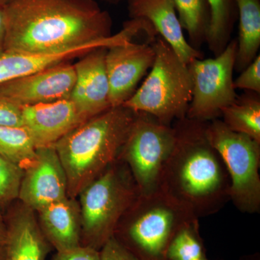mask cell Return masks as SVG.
Here are the masks:
<instances>
[{
    "label": "cell",
    "mask_w": 260,
    "mask_h": 260,
    "mask_svg": "<svg viewBox=\"0 0 260 260\" xmlns=\"http://www.w3.org/2000/svg\"><path fill=\"white\" fill-rule=\"evenodd\" d=\"M223 122L233 131L251 137L260 143L259 93L247 91L221 112Z\"/></svg>",
    "instance_id": "obj_19"
},
{
    "label": "cell",
    "mask_w": 260,
    "mask_h": 260,
    "mask_svg": "<svg viewBox=\"0 0 260 260\" xmlns=\"http://www.w3.org/2000/svg\"><path fill=\"white\" fill-rule=\"evenodd\" d=\"M239 260H260V256L258 253H256V254H250V255L244 256Z\"/></svg>",
    "instance_id": "obj_31"
},
{
    "label": "cell",
    "mask_w": 260,
    "mask_h": 260,
    "mask_svg": "<svg viewBox=\"0 0 260 260\" xmlns=\"http://www.w3.org/2000/svg\"><path fill=\"white\" fill-rule=\"evenodd\" d=\"M128 10L132 19L150 23L186 64L203 58L201 51L191 47L186 39L174 0H129Z\"/></svg>",
    "instance_id": "obj_16"
},
{
    "label": "cell",
    "mask_w": 260,
    "mask_h": 260,
    "mask_svg": "<svg viewBox=\"0 0 260 260\" xmlns=\"http://www.w3.org/2000/svg\"><path fill=\"white\" fill-rule=\"evenodd\" d=\"M140 194L129 168L117 159L78 196L81 245L100 250Z\"/></svg>",
    "instance_id": "obj_6"
},
{
    "label": "cell",
    "mask_w": 260,
    "mask_h": 260,
    "mask_svg": "<svg viewBox=\"0 0 260 260\" xmlns=\"http://www.w3.org/2000/svg\"><path fill=\"white\" fill-rule=\"evenodd\" d=\"M198 260H209V259H207V257H204V258H202V259H200Z\"/></svg>",
    "instance_id": "obj_34"
},
{
    "label": "cell",
    "mask_w": 260,
    "mask_h": 260,
    "mask_svg": "<svg viewBox=\"0 0 260 260\" xmlns=\"http://www.w3.org/2000/svg\"><path fill=\"white\" fill-rule=\"evenodd\" d=\"M0 155L23 171L34 165L37 148L25 126H0Z\"/></svg>",
    "instance_id": "obj_22"
},
{
    "label": "cell",
    "mask_w": 260,
    "mask_h": 260,
    "mask_svg": "<svg viewBox=\"0 0 260 260\" xmlns=\"http://www.w3.org/2000/svg\"><path fill=\"white\" fill-rule=\"evenodd\" d=\"M207 121H174L175 143L162 172L160 188L197 218L218 213L230 201L225 164L206 134Z\"/></svg>",
    "instance_id": "obj_2"
},
{
    "label": "cell",
    "mask_w": 260,
    "mask_h": 260,
    "mask_svg": "<svg viewBox=\"0 0 260 260\" xmlns=\"http://www.w3.org/2000/svg\"><path fill=\"white\" fill-rule=\"evenodd\" d=\"M0 126H23L22 107L0 95Z\"/></svg>",
    "instance_id": "obj_26"
},
{
    "label": "cell",
    "mask_w": 260,
    "mask_h": 260,
    "mask_svg": "<svg viewBox=\"0 0 260 260\" xmlns=\"http://www.w3.org/2000/svg\"><path fill=\"white\" fill-rule=\"evenodd\" d=\"M136 112L112 107L90 118L54 145L68 181V196L76 198L116 161Z\"/></svg>",
    "instance_id": "obj_3"
},
{
    "label": "cell",
    "mask_w": 260,
    "mask_h": 260,
    "mask_svg": "<svg viewBox=\"0 0 260 260\" xmlns=\"http://www.w3.org/2000/svg\"><path fill=\"white\" fill-rule=\"evenodd\" d=\"M22 113L23 126L37 149L54 146L87 121L70 99L22 107Z\"/></svg>",
    "instance_id": "obj_14"
},
{
    "label": "cell",
    "mask_w": 260,
    "mask_h": 260,
    "mask_svg": "<svg viewBox=\"0 0 260 260\" xmlns=\"http://www.w3.org/2000/svg\"><path fill=\"white\" fill-rule=\"evenodd\" d=\"M74 64L59 63L0 84V95L20 107L70 99L75 83Z\"/></svg>",
    "instance_id": "obj_11"
},
{
    "label": "cell",
    "mask_w": 260,
    "mask_h": 260,
    "mask_svg": "<svg viewBox=\"0 0 260 260\" xmlns=\"http://www.w3.org/2000/svg\"><path fill=\"white\" fill-rule=\"evenodd\" d=\"M5 18V52H54L113 35L95 0H10Z\"/></svg>",
    "instance_id": "obj_1"
},
{
    "label": "cell",
    "mask_w": 260,
    "mask_h": 260,
    "mask_svg": "<svg viewBox=\"0 0 260 260\" xmlns=\"http://www.w3.org/2000/svg\"><path fill=\"white\" fill-rule=\"evenodd\" d=\"M197 219L159 188L151 194H140L118 223L114 237L140 260H168L173 238Z\"/></svg>",
    "instance_id": "obj_4"
},
{
    "label": "cell",
    "mask_w": 260,
    "mask_h": 260,
    "mask_svg": "<svg viewBox=\"0 0 260 260\" xmlns=\"http://www.w3.org/2000/svg\"><path fill=\"white\" fill-rule=\"evenodd\" d=\"M210 23L207 44L214 56L219 55L230 42L238 10L236 0H207Z\"/></svg>",
    "instance_id": "obj_21"
},
{
    "label": "cell",
    "mask_w": 260,
    "mask_h": 260,
    "mask_svg": "<svg viewBox=\"0 0 260 260\" xmlns=\"http://www.w3.org/2000/svg\"><path fill=\"white\" fill-rule=\"evenodd\" d=\"M51 260H100V251L80 245L68 250L56 251Z\"/></svg>",
    "instance_id": "obj_28"
},
{
    "label": "cell",
    "mask_w": 260,
    "mask_h": 260,
    "mask_svg": "<svg viewBox=\"0 0 260 260\" xmlns=\"http://www.w3.org/2000/svg\"><path fill=\"white\" fill-rule=\"evenodd\" d=\"M237 40L230 41L219 55L195 59L187 64L192 80V95L186 117L202 121L219 119L224 108L238 95L234 85Z\"/></svg>",
    "instance_id": "obj_9"
},
{
    "label": "cell",
    "mask_w": 260,
    "mask_h": 260,
    "mask_svg": "<svg viewBox=\"0 0 260 260\" xmlns=\"http://www.w3.org/2000/svg\"><path fill=\"white\" fill-rule=\"evenodd\" d=\"M5 5L0 4V56L5 53Z\"/></svg>",
    "instance_id": "obj_29"
},
{
    "label": "cell",
    "mask_w": 260,
    "mask_h": 260,
    "mask_svg": "<svg viewBox=\"0 0 260 260\" xmlns=\"http://www.w3.org/2000/svg\"><path fill=\"white\" fill-rule=\"evenodd\" d=\"M179 23L188 34L191 47L200 51L207 43L210 23V10L207 0H174Z\"/></svg>",
    "instance_id": "obj_20"
},
{
    "label": "cell",
    "mask_w": 260,
    "mask_h": 260,
    "mask_svg": "<svg viewBox=\"0 0 260 260\" xmlns=\"http://www.w3.org/2000/svg\"><path fill=\"white\" fill-rule=\"evenodd\" d=\"M155 55L152 44L132 40L108 48L105 63L111 107H121L133 96L140 80L153 66Z\"/></svg>",
    "instance_id": "obj_10"
},
{
    "label": "cell",
    "mask_w": 260,
    "mask_h": 260,
    "mask_svg": "<svg viewBox=\"0 0 260 260\" xmlns=\"http://www.w3.org/2000/svg\"><path fill=\"white\" fill-rule=\"evenodd\" d=\"M23 171L0 155V209L18 200Z\"/></svg>",
    "instance_id": "obj_24"
},
{
    "label": "cell",
    "mask_w": 260,
    "mask_h": 260,
    "mask_svg": "<svg viewBox=\"0 0 260 260\" xmlns=\"http://www.w3.org/2000/svg\"><path fill=\"white\" fill-rule=\"evenodd\" d=\"M35 211L20 201L5 215V260H46L51 246L41 230Z\"/></svg>",
    "instance_id": "obj_15"
},
{
    "label": "cell",
    "mask_w": 260,
    "mask_h": 260,
    "mask_svg": "<svg viewBox=\"0 0 260 260\" xmlns=\"http://www.w3.org/2000/svg\"><path fill=\"white\" fill-rule=\"evenodd\" d=\"M239 34L234 70L242 72L257 56L260 47L259 0H236Z\"/></svg>",
    "instance_id": "obj_18"
},
{
    "label": "cell",
    "mask_w": 260,
    "mask_h": 260,
    "mask_svg": "<svg viewBox=\"0 0 260 260\" xmlns=\"http://www.w3.org/2000/svg\"><path fill=\"white\" fill-rule=\"evenodd\" d=\"M234 80L235 89H244L247 91L260 93V56L258 54L250 64L241 72Z\"/></svg>",
    "instance_id": "obj_25"
},
{
    "label": "cell",
    "mask_w": 260,
    "mask_h": 260,
    "mask_svg": "<svg viewBox=\"0 0 260 260\" xmlns=\"http://www.w3.org/2000/svg\"><path fill=\"white\" fill-rule=\"evenodd\" d=\"M5 249L4 244H0V260H5Z\"/></svg>",
    "instance_id": "obj_32"
},
{
    "label": "cell",
    "mask_w": 260,
    "mask_h": 260,
    "mask_svg": "<svg viewBox=\"0 0 260 260\" xmlns=\"http://www.w3.org/2000/svg\"><path fill=\"white\" fill-rule=\"evenodd\" d=\"M155 59L146 79L123 107L145 112L159 122L172 126L186 117L192 95V80L187 64L161 37L152 44Z\"/></svg>",
    "instance_id": "obj_5"
},
{
    "label": "cell",
    "mask_w": 260,
    "mask_h": 260,
    "mask_svg": "<svg viewBox=\"0 0 260 260\" xmlns=\"http://www.w3.org/2000/svg\"><path fill=\"white\" fill-rule=\"evenodd\" d=\"M100 251V260H140L114 237L105 243Z\"/></svg>",
    "instance_id": "obj_27"
},
{
    "label": "cell",
    "mask_w": 260,
    "mask_h": 260,
    "mask_svg": "<svg viewBox=\"0 0 260 260\" xmlns=\"http://www.w3.org/2000/svg\"><path fill=\"white\" fill-rule=\"evenodd\" d=\"M10 0H0V4L5 5L8 3Z\"/></svg>",
    "instance_id": "obj_33"
},
{
    "label": "cell",
    "mask_w": 260,
    "mask_h": 260,
    "mask_svg": "<svg viewBox=\"0 0 260 260\" xmlns=\"http://www.w3.org/2000/svg\"><path fill=\"white\" fill-rule=\"evenodd\" d=\"M34 165L23 171L18 200L36 213L68 196V181L54 146L37 148Z\"/></svg>",
    "instance_id": "obj_12"
},
{
    "label": "cell",
    "mask_w": 260,
    "mask_h": 260,
    "mask_svg": "<svg viewBox=\"0 0 260 260\" xmlns=\"http://www.w3.org/2000/svg\"><path fill=\"white\" fill-rule=\"evenodd\" d=\"M168 260H198L206 257V249L200 236L199 219L181 228L167 249Z\"/></svg>",
    "instance_id": "obj_23"
},
{
    "label": "cell",
    "mask_w": 260,
    "mask_h": 260,
    "mask_svg": "<svg viewBox=\"0 0 260 260\" xmlns=\"http://www.w3.org/2000/svg\"><path fill=\"white\" fill-rule=\"evenodd\" d=\"M206 134L229 173L230 201L242 213H259L260 143L229 129L219 119L207 121Z\"/></svg>",
    "instance_id": "obj_7"
},
{
    "label": "cell",
    "mask_w": 260,
    "mask_h": 260,
    "mask_svg": "<svg viewBox=\"0 0 260 260\" xmlns=\"http://www.w3.org/2000/svg\"><path fill=\"white\" fill-rule=\"evenodd\" d=\"M37 213L43 234L56 251L81 245L80 205L75 198L67 197L48 205Z\"/></svg>",
    "instance_id": "obj_17"
},
{
    "label": "cell",
    "mask_w": 260,
    "mask_h": 260,
    "mask_svg": "<svg viewBox=\"0 0 260 260\" xmlns=\"http://www.w3.org/2000/svg\"><path fill=\"white\" fill-rule=\"evenodd\" d=\"M7 237V225L4 215L0 212V244H5Z\"/></svg>",
    "instance_id": "obj_30"
},
{
    "label": "cell",
    "mask_w": 260,
    "mask_h": 260,
    "mask_svg": "<svg viewBox=\"0 0 260 260\" xmlns=\"http://www.w3.org/2000/svg\"><path fill=\"white\" fill-rule=\"evenodd\" d=\"M108 48H99L82 56L74 64L76 79L70 99L88 120L111 107L105 58Z\"/></svg>",
    "instance_id": "obj_13"
},
{
    "label": "cell",
    "mask_w": 260,
    "mask_h": 260,
    "mask_svg": "<svg viewBox=\"0 0 260 260\" xmlns=\"http://www.w3.org/2000/svg\"><path fill=\"white\" fill-rule=\"evenodd\" d=\"M175 143L173 126L159 122L145 112H136L118 159L129 168L140 195L160 188L164 167Z\"/></svg>",
    "instance_id": "obj_8"
}]
</instances>
